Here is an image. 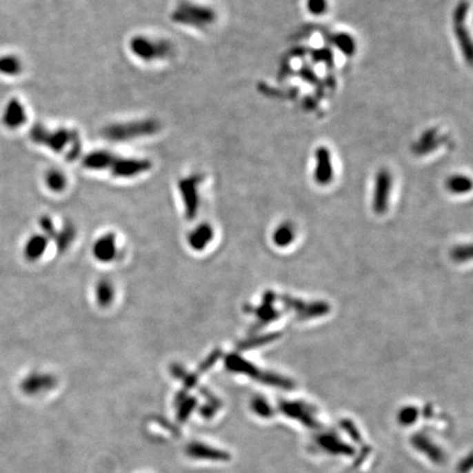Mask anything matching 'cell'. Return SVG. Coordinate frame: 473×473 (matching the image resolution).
Masks as SVG:
<instances>
[{
    "label": "cell",
    "mask_w": 473,
    "mask_h": 473,
    "mask_svg": "<svg viewBox=\"0 0 473 473\" xmlns=\"http://www.w3.org/2000/svg\"><path fill=\"white\" fill-rule=\"evenodd\" d=\"M20 70V63L14 56H3L0 57V72L3 74H18Z\"/></svg>",
    "instance_id": "ac0fdd59"
},
{
    "label": "cell",
    "mask_w": 473,
    "mask_h": 473,
    "mask_svg": "<svg viewBox=\"0 0 473 473\" xmlns=\"http://www.w3.org/2000/svg\"><path fill=\"white\" fill-rule=\"evenodd\" d=\"M56 242L59 252L66 250L74 238V229L72 225H67L59 234H56Z\"/></svg>",
    "instance_id": "e0dca14e"
},
{
    "label": "cell",
    "mask_w": 473,
    "mask_h": 473,
    "mask_svg": "<svg viewBox=\"0 0 473 473\" xmlns=\"http://www.w3.org/2000/svg\"><path fill=\"white\" fill-rule=\"evenodd\" d=\"M48 240L46 236L35 234L31 236L24 247V256L29 261H37L44 254L48 248Z\"/></svg>",
    "instance_id": "30bf717a"
},
{
    "label": "cell",
    "mask_w": 473,
    "mask_h": 473,
    "mask_svg": "<svg viewBox=\"0 0 473 473\" xmlns=\"http://www.w3.org/2000/svg\"><path fill=\"white\" fill-rule=\"evenodd\" d=\"M392 179L388 170H381L377 173L375 179V189L372 197V208L376 214H385L388 210L389 199H390Z\"/></svg>",
    "instance_id": "277c9868"
},
{
    "label": "cell",
    "mask_w": 473,
    "mask_h": 473,
    "mask_svg": "<svg viewBox=\"0 0 473 473\" xmlns=\"http://www.w3.org/2000/svg\"><path fill=\"white\" fill-rule=\"evenodd\" d=\"M295 239V232L290 223H283L275 230L273 241L277 247H288Z\"/></svg>",
    "instance_id": "5bb4252c"
},
{
    "label": "cell",
    "mask_w": 473,
    "mask_h": 473,
    "mask_svg": "<svg viewBox=\"0 0 473 473\" xmlns=\"http://www.w3.org/2000/svg\"><path fill=\"white\" fill-rule=\"evenodd\" d=\"M97 301L101 307H108L113 301L114 290L108 279H101L96 288Z\"/></svg>",
    "instance_id": "9a60e30c"
},
{
    "label": "cell",
    "mask_w": 473,
    "mask_h": 473,
    "mask_svg": "<svg viewBox=\"0 0 473 473\" xmlns=\"http://www.w3.org/2000/svg\"><path fill=\"white\" fill-rule=\"evenodd\" d=\"M276 301V295L271 290L264 292L263 301L256 309H253V312L256 314L258 322L253 327L254 330L262 329L264 325H269L271 322L279 319L282 312L274 308V301Z\"/></svg>",
    "instance_id": "8992f818"
},
{
    "label": "cell",
    "mask_w": 473,
    "mask_h": 473,
    "mask_svg": "<svg viewBox=\"0 0 473 473\" xmlns=\"http://www.w3.org/2000/svg\"><path fill=\"white\" fill-rule=\"evenodd\" d=\"M281 333L273 332L268 333V334L258 335V336H253L249 340L242 341L238 344V348L241 351L245 350H250V348H260V346L266 345V344L272 343L274 341L279 340L281 338Z\"/></svg>",
    "instance_id": "7c38bea8"
},
{
    "label": "cell",
    "mask_w": 473,
    "mask_h": 473,
    "mask_svg": "<svg viewBox=\"0 0 473 473\" xmlns=\"http://www.w3.org/2000/svg\"><path fill=\"white\" fill-rule=\"evenodd\" d=\"M197 179H190L182 181L180 184L184 205H185L186 217L189 219H194L199 208V197L197 191Z\"/></svg>",
    "instance_id": "52a82bcc"
},
{
    "label": "cell",
    "mask_w": 473,
    "mask_h": 473,
    "mask_svg": "<svg viewBox=\"0 0 473 473\" xmlns=\"http://www.w3.org/2000/svg\"><path fill=\"white\" fill-rule=\"evenodd\" d=\"M214 236L213 228L208 223H202L190 234L189 243L192 249L204 250Z\"/></svg>",
    "instance_id": "9c48e42d"
},
{
    "label": "cell",
    "mask_w": 473,
    "mask_h": 473,
    "mask_svg": "<svg viewBox=\"0 0 473 473\" xmlns=\"http://www.w3.org/2000/svg\"><path fill=\"white\" fill-rule=\"evenodd\" d=\"M48 181V185L50 186V189L53 190V191H61V190L64 189L65 186V179L64 177L61 176V173L59 172H51L48 176L46 179Z\"/></svg>",
    "instance_id": "603a6c76"
},
{
    "label": "cell",
    "mask_w": 473,
    "mask_h": 473,
    "mask_svg": "<svg viewBox=\"0 0 473 473\" xmlns=\"http://www.w3.org/2000/svg\"><path fill=\"white\" fill-rule=\"evenodd\" d=\"M117 254V242L115 234H108L97 240L93 245V255L97 260L103 263L111 262Z\"/></svg>",
    "instance_id": "ba28073f"
},
{
    "label": "cell",
    "mask_w": 473,
    "mask_h": 473,
    "mask_svg": "<svg viewBox=\"0 0 473 473\" xmlns=\"http://www.w3.org/2000/svg\"><path fill=\"white\" fill-rule=\"evenodd\" d=\"M435 143H436V132L428 130L422 136V139H420V144L418 146L419 152H422V154L430 152Z\"/></svg>",
    "instance_id": "d6986e66"
},
{
    "label": "cell",
    "mask_w": 473,
    "mask_h": 473,
    "mask_svg": "<svg viewBox=\"0 0 473 473\" xmlns=\"http://www.w3.org/2000/svg\"><path fill=\"white\" fill-rule=\"evenodd\" d=\"M452 256L454 260L458 261V262L470 260L471 256H472V248L471 245H460V247L455 248L452 250Z\"/></svg>",
    "instance_id": "7402d4cb"
},
{
    "label": "cell",
    "mask_w": 473,
    "mask_h": 473,
    "mask_svg": "<svg viewBox=\"0 0 473 473\" xmlns=\"http://www.w3.org/2000/svg\"><path fill=\"white\" fill-rule=\"evenodd\" d=\"M307 9L311 14L321 16L328 10V0H307Z\"/></svg>",
    "instance_id": "ffe728a7"
},
{
    "label": "cell",
    "mask_w": 473,
    "mask_h": 473,
    "mask_svg": "<svg viewBox=\"0 0 473 473\" xmlns=\"http://www.w3.org/2000/svg\"><path fill=\"white\" fill-rule=\"evenodd\" d=\"M276 299L282 301L286 308L295 311L299 320L314 319L330 312V305L325 301H305L288 295L276 296Z\"/></svg>",
    "instance_id": "7a4b0ae2"
},
{
    "label": "cell",
    "mask_w": 473,
    "mask_h": 473,
    "mask_svg": "<svg viewBox=\"0 0 473 473\" xmlns=\"http://www.w3.org/2000/svg\"><path fill=\"white\" fill-rule=\"evenodd\" d=\"M23 117V110H22L21 104L17 101H12L6 108L3 122L9 128H17L21 124Z\"/></svg>",
    "instance_id": "8fae6325"
},
{
    "label": "cell",
    "mask_w": 473,
    "mask_h": 473,
    "mask_svg": "<svg viewBox=\"0 0 473 473\" xmlns=\"http://www.w3.org/2000/svg\"><path fill=\"white\" fill-rule=\"evenodd\" d=\"M468 12L469 3L467 1L460 3L454 11L452 24H454V31H455L461 52H463L465 59L470 64L473 56L472 41H471L470 33H469L467 26H465V19H467Z\"/></svg>",
    "instance_id": "3957f363"
},
{
    "label": "cell",
    "mask_w": 473,
    "mask_h": 473,
    "mask_svg": "<svg viewBox=\"0 0 473 473\" xmlns=\"http://www.w3.org/2000/svg\"><path fill=\"white\" fill-rule=\"evenodd\" d=\"M333 44L339 51L342 52L344 55L353 56L356 52V42L352 35L348 33H338L333 37Z\"/></svg>",
    "instance_id": "4fadbf2b"
},
{
    "label": "cell",
    "mask_w": 473,
    "mask_h": 473,
    "mask_svg": "<svg viewBox=\"0 0 473 473\" xmlns=\"http://www.w3.org/2000/svg\"><path fill=\"white\" fill-rule=\"evenodd\" d=\"M314 157H316L314 180L320 185H327L332 181L333 174H334L332 158H331L329 149L325 146H320L319 148L316 149Z\"/></svg>",
    "instance_id": "5b68a950"
},
{
    "label": "cell",
    "mask_w": 473,
    "mask_h": 473,
    "mask_svg": "<svg viewBox=\"0 0 473 473\" xmlns=\"http://www.w3.org/2000/svg\"><path fill=\"white\" fill-rule=\"evenodd\" d=\"M41 228L48 236H56L55 229H54L53 221L48 216H43L40 221Z\"/></svg>",
    "instance_id": "cb8c5ba5"
},
{
    "label": "cell",
    "mask_w": 473,
    "mask_h": 473,
    "mask_svg": "<svg viewBox=\"0 0 473 473\" xmlns=\"http://www.w3.org/2000/svg\"><path fill=\"white\" fill-rule=\"evenodd\" d=\"M225 364L229 370L250 376L251 378H254L256 381L266 383V385H273L277 388H294V383L290 379L276 375L274 372L260 370L258 367L254 366L252 363L248 362L247 359L240 356L238 354H229L225 359Z\"/></svg>",
    "instance_id": "6da1fadb"
},
{
    "label": "cell",
    "mask_w": 473,
    "mask_h": 473,
    "mask_svg": "<svg viewBox=\"0 0 473 473\" xmlns=\"http://www.w3.org/2000/svg\"><path fill=\"white\" fill-rule=\"evenodd\" d=\"M52 378L48 376L35 375L26 381V387L27 389H37L42 388L43 385H51Z\"/></svg>",
    "instance_id": "44dd1931"
},
{
    "label": "cell",
    "mask_w": 473,
    "mask_h": 473,
    "mask_svg": "<svg viewBox=\"0 0 473 473\" xmlns=\"http://www.w3.org/2000/svg\"><path fill=\"white\" fill-rule=\"evenodd\" d=\"M447 188L454 194H465L470 191L472 188L470 178L463 176V174H458V176L452 177L448 179L447 181Z\"/></svg>",
    "instance_id": "2e32d148"
}]
</instances>
